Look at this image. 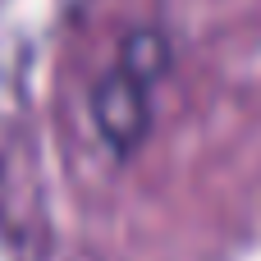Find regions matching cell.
Listing matches in <instances>:
<instances>
[{
    "mask_svg": "<svg viewBox=\"0 0 261 261\" xmlns=\"http://www.w3.org/2000/svg\"><path fill=\"white\" fill-rule=\"evenodd\" d=\"M174 60L179 55H174L170 28H161V23H133L128 32H119V46H115L110 64H119L124 73L142 78L147 87H161L174 73Z\"/></svg>",
    "mask_w": 261,
    "mask_h": 261,
    "instance_id": "obj_2",
    "label": "cell"
},
{
    "mask_svg": "<svg viewBox=\"0 0 261 261\" xmlns=\"http://www.w3.org/2000/svg\"><path fill=\"white\" fill-rule=\"evenodd\" d=\"M87 115H92L101 147L119 165H128L156 128V87L124 73L119 64H106L87 87Z\"/></svg>",
    "mask_w": 261,
    "mask_h": 261,
    "instance_id": "obj_1",
    "label": "cell"
}]
</instances>
